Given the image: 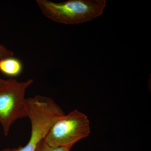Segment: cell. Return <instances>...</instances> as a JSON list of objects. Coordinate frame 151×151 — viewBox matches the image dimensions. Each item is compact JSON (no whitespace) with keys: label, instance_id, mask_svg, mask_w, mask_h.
Wrapping results in <instances>:
<instances>
[{"label":"cell","instance_id":"cell-1","mask_svg":"<svg viewBox=\"0 0 151 151\" xmlns=\"http://www.w3.org/2000/svg\"><path fill=\"white\" fill-rule=\"evenodd\" d=\"M42 13L56 22L76 24L90 21L103 13L105 0H69L57 3L37 0Z\"/></svg>","mask_w":151,"mask_h":151},{"label":"cell","instance_id":"cell-3","mask_svg":"<svg viewBox=\"0 0 151 151\" xmlns=\"http://www.w3.org/2000/svg\"><path fill=\"white\" fill-rule=\"evenodd\" d=\"M33 83L32 79L19 81L10 78L0 88V123L5 136L8 135L16 121L27 117L25 95L27 89Z\"/></svg>","mask_w":151,"mask_h":151},{"label":"cell","instance_id":"cell-5","mask_svg":"<svg viewBox=\"0 0 151 151\" xmlns=\"http://www.w3.org/2000/svg\"><path fill=\"white\" fill-rule=\"evenodd\" d=\"M70 149L64 147H51L47 145L43 139L38 144L35 151H70Z\"/></svg>","mask_w":151,"mask_h":151},{"label":"cell","instance_id":"cell-2","mask_svg":"<svg viewBox=\"0 0 151 151\" xmlns=\"http://www.w3.org/2000/svg\"><path fill=\"white\" fill-rule=\"evenodd\" d=\"M90 133L87 116L75 110L57 119L44 139L51 147L71 148L76 142L88 137Z\"/></svg>","mask_w":151,"mask_h":151},{"label":"cell","instance_id":"cell-7","mask_svg":"<svg viewBox=\"0 0 151 151\" xmlns=\"http://www.w3.org/2000/svg\"><path fill=\"white\" fill-rule=\"evenodd\" d=\"M7 80L0 78V88L4 86L6 83Z\"/></svg>","mask_w":151,"mask_h":151},{"label":"cell","instance_id":"cell-8","mask_svg":"<svg viewBox=\"0 0 151 151\" xmlns=\"http://www.w3.org/2000/svg\"><path fill=\"white\" fill-rule=\"evenodd\" d=\"M1 151H11V150H9V149H6V150H4Z\"/></svg>","mask_w":151,"mask_h":151},{"label":"cell","instance_id":"cell-6","mask_svg":"<svg viewBox=\"0 0 151 151\" xmlns=\"http://www.w3.org/2000/svg\"><path fill=\"white\" fill-rule=\"evenodd\" d=\"M14 55L13 52L9 50L0 43V60L13 57Z\"/></svg>","mask_w":151,"mask_h":151},{"label":"cell","instance_id":"cell-4","mask_svg":"<svg viewBox=\"0 0 151 151\" xmlns=\"http://www.w3.org/2000/svg\"><path fill=\"white\" fill-rule=\"evenodd\" d=\"M22 69L21 61L13 57L0 60V71L6 75L17 76L21 73Z\"/></svg>","mask_w":151,"mask_h":151}]
</instances>
